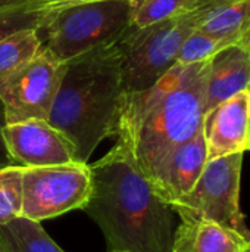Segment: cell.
Returning <instances> with one entry per match:
<instances>
[{
  "instance_id": "cell-21",
  "label": "cell",
  "mask_w": 250,
  "mask_h": 252,
  "mask_svg": "<svg viewBox=\"0 0 250 252\" xmlns=\"http://www.w3.org/2000/svg\"><path fill=\"white\" fill-rule=\"evenodd\" d=\"M4 124H6V120H4V109H3V105H1V102H0V168L15 165L13 159L10 158L7 149H6L4 140H3L1 130H3V127H4Z\"/></svg>"
},
{
  "instance_id": "cell-3",
  "label": "cell",
  "mask_w": 250,
  "mask_h": 252,
  "mask_svg": "<svg viewBox=\"0 0 250 252\" xmlns=\"http://www.w3.org/2000/svg\"><path fill=\"white\" fill-rule=\"evenodd\" d=\"M124 96L118 41L65 61L47 121L72 145L75 162L87 164L105 139L116 136Z\"/></svg>"
},
{
  "instance_id": "cell-9",
  "label": "cell",
  "mask_w": 250,
  "mask_h": 252,
  "mask_svg": "<svg viewBox=\"0 0 250 252\" xmlns=\"http://www.w3.org/2000/svg\"><path fill=\"white\" fill-rule=\"evenodd\" d=\"M6 149L19 167H47L75 162L74 148L47 120L31 118L4 124Z\"/></svg>"
},
{
  "instance_id": "cell-2",
  "label": "cell",
  "mask_w": 250,
  "mask_h": 252,
  "mask_svg": "<svg viewBox=\"0 0 250 252\" xmlns=\"http://www.w3.org/2000/svg\"><path fill=\"white\" fill-rule=\"evenodd\" d=\"M209 61L177 63L155 86L125 93L116 140L149 177L178 145L203 128Z\"/></svg>"
},
{
  "instance_id": "cell-17",
  "label": "cell",
  "mask_w": 250,
  "mask_h": 252,
  "mask_svg": "<svg viewBox=\"0 0 250 252\" xmlns=\"http://www.w3.org/2000/svg\"><path fill=\"white\" fill-rule=\"evenodd\" d=\"M37 30H28L0 40V78L29 61L41 49Z\"/></svg>"
},
{
  "instance_id": "cell-5",
  "label": "cell",
  "mask_w": 250,
  "mask_h": 252,
  "mask_svg": "<svg viewBox=\"0 0 250 252\" xmlns=\"http://www.w3.org/2000/svg\"><path fill=\"white\" fill-rule=\"evenodd\" d=\"M196 28L194 10L146 27L131 24L118 40L125 93H136L155 86L177 65L184 40Z\"/></svg>"
},
{
  "instance_id": "cell-22",
  "label": "cell",
  "mask_w": 250,
  "mask_h": 252,
  "mask_svg": "<svg viewBox=\"0 0 250 252\" xmlns=\"http://www.w3.org/2000/svg\"><path fill=\"white\" fill-rule=\"evenodd\" d=\"M28 1H34V0H0V7L13 6V4H22V3H28Z\"/></svg>"
},
{
  "instance_id": "cell-19",
  "label": "cell",
  "mask_w": 250,
  "mask_h": 252,
  "mask_svg": "<svg viewBox=\"0 0 250 252\" xmlns=\"http://www.w3.org/2000/svg\"><path fill=\"white\" fill-rule=\"evenodd\" d=\"M22 171L19 165L0 168V226L22 217Z\"/></svg>"
},
{
  "instance_id": "cell-4",
  "label": "cell",
  "mask_w": 250,
  "mask_h": 252,
  "mask_svg": "<svg viewBox=\"0 0 250 252\" xmlns=\"http://www.w3.org/2000/svg\"><path fill=\"white\" fill-rule=\"evenodd\" d=\"M133 24L131 0H90L66 6L37 30L43 47L59 61L116 43Z\"/></svg>"
},
{
  "instance_id": "cell-26",
  "label": "cell",
  "mask_w": 250,
  "mask_h": 252,
  "mask_svg": "<svg viewBox=\"0 0 250 252\" xmlns=\"http://www.w3.org/2000/svg\"><path fill=\"white\" fill-rule=\"evenodd\" d=\"M69 1H72V3H80V1H90V0H69Z\"/></svg>"
},
{
  "instance_id": "cell-8",
  "label": "cell",
  "mask_w": 250,
  "mask_h": 252,
  "mask_svg": "<svg viewBox=\"0 0 250 252\" xmlns=\"http://www.w3.org/2000/svg\"><path fill=\"white\" fill-rule=\"evenodd\" d=\"M65 72V62L41 46L38 53L0 78V102L6 124L47 120Z\"/></svg>"
},
{
  "instance_id": "cell-25",
  "label": "cell",
  "mask_w": 250,
  "mask_h": 252,
  "mask_svg": "<svg viewBox=\"0 0 250 252\" xmlns=\"http://www.w3.org/2000/svg\"><path fill=\"white\" fill-rule=\"evenodd\" d=\"M245 252H250V238L249 241H248V245H246V251Z\"/></svg>"
},
{
  "instance_id": "cell-6",
  "label": "cell",
  "mask_w": 250,
  "mask_h": 252,
  "mask_svg": "<svg viewBox=\"0 0 250 252\" xmlns=\"http://www.w3.org/2000/svg\"><path fill=\"white\" fill-rule=\"evenodd\" d=\"M243 158L245 154H231L206 162L194 188L169 204L181 221H215L239 232L249 241L250 230L240 210Z\"/></svg>"
},
{
  "instance_id": "cell-7",
  "label": "cell",
  "mask_w": 250,
  "mask_h": 252,
  "mask_svg": "<svg viewBox=\"0 0 250 252\" xmlns=\"http://www.w3.org/2000/svg\"><path fill=\"white\" fill-rule=\"evenodd\" d=\"M90 193L91 173L88 164L24 167L22 217L41 223L69 211L83 210Z\"/></svg>"
},
{
  "instance_id": "cell-18",
  "label": "cell",
  "mask_w": 250,
  "mask_h": 252,
  "mask_svg": "<svg viewBox=\"0 0 250 252\" xmlns=\"http://www.w3.org/2000/svg\"><path fill=\"white\" fill-rule=\"evenodd\" d=\"M133 25L146 27L175 18L197 7V0H131Z\"/></svg>"
},
{
  "instance_id": "cell-12",
  "label": "cell",
  "mask_w": 250,
  "mask_h": 252,
  "mask_svg": "<svg viewBox=\"0 0 250 252\" xmlns=\"http://www.w3.org/2000/svg\"><path fill=\"white\" fill-rule=\"evenodd\" d=\"M248 89H250V31L209 59L206 112Z\"/></svg>"
},
{
  "instance_id": "cell-20",
  "label": "cell",
  "mask_w": 250,
  "mask_h": 252,
  "mask_svg": "<svg viewBox=\"0 0 250 252\" xmlns=\"http://www.w3.org/2000/svg\"><path fill=\"white\" fill-rule=\"evenodd\" d=\"M237 40H230V38H222L217 37L212 34H208L200 30H194L183 43L177 63L189 65V63H197V62H205L209 61L217 52L221 49L236 43Z\"/></svg>"
},
{
  "instance_id": "cell-1",
  "label": "cell",
  "mask_w": 250,
  "mask_h": 252,
  "mask_svg": "<svg viewBox=\"0 0 250 252\" xmlns=\"http://www.w3.org/2000/svg\"><path fill=\"white\" fill-rule=\"evenodd\" d=\"M91 193L83 211L102 230L108 252H172L174 211L153 190L128 148L93 162Z\"/></svg>"
},
{
  "instance_id": "cell-15",
  "label": "cell",
  "mask_w": 250,
  "mask_h": 252,
  "mask_svg": "<svg viewBox=\"0 0 250 252\" xmlns=\"http://www.w3.org/2000/svg\"><path fill=\"white\" fill-rule=\"evenodd\" d=\"M74 4L69 0H34L0 7V40L13 34L40 30L56 12Z\"/></svg>"
},
{
  "instance_id": "cell-16",
  "label": "cell",
  "mask_w": 250,
  "mask_h": 252,
  "mask_svg": "<svg viewBox=\"0 0 250 252\" xmlns=\"http://www.w3.org/2000/svg\"><path fill=\"white\" fill-rule=\"evenodd\" d=\"M0 241L7 252H65L38 221L18 217L0 226Z\"/></svg>"
},
{
  "instance_id": "cell-13",
  "label": "cell",
  "mask_w": 250,
  "mask_h": 252,
  "mask_svg": "<svg viewBox=\"0 0 250 252\" xmlns=\"http://www.w3.org/2000/svg\"><path fill=\"white\" fill-rule=\"evenodd\" d=\"M248 239L209 220L181 221L174 232L172 252H245Z\"/></svg>"
},
{
  "instance_id": "cell-10",
  "label": "cell",
  "mask_w": 250,
  "mask_h": 252,
  "mask_svg": "<svg viewBox=\"0 0 250 252\" xmlns=\"http://www.w3.org/2000/svg\"><path fill=\"white\" fill-rule=\"evenodd\" d=\"M203 136L208 161L250 152V89L225 99L206 112Z\"/></svg>"
},
{
  "instance_id": "cell-14",
  "label": "cell",
  "mask_w": 250,
  "mask_h": 252,
  "mask_svg": "<svg viewBox=\"0 0 250 252\" xmlns=\"http://www.w3.org/2000/svg\"><path fill=\"white\" fill-rule=\"evenodd\" d=\"M197 30L240 40L250 31V0H209L194 9Z\"/></svg>"
},
{
  "instance_id": "cell-11",
  "label": "cell",
  "mask_w": 250,
  "mask_h": 252,
  "mask_svg": "<svg viewBox=\"0 0 250 252\" xmlns=\"http://www.w3.org/2000/svg\"><path fill=\"white\" fill-rule=\"evenodd\" d=\"M208 162L203 128L187 142L174 148L147 177L156 195L168 205L187 195Z\"/></svg>"
},
{
  "instance_id": "cell-24",
  "label": "cell",
  "mask_w": 250,
  "mask_h": 252,
  "mask_svg": "<svg viewBox=\"0 0 250 252\" xmlns=\"http://www.w3.org/2000/svg\"><path fill=\"white\" fill-rule=\"evenodd\" d=\"M0 252H7V250L4 248V245L1 244V241H0Z\"/></svg>"
},
{
  "instance_id": "cell-23",
  "label": "cell",
  "mask_w": 250,
  "mask_h": 252,
  "mask_svg": "<svg viewBox=\"0 0 250 252\" xmlns=\"http://www.w3.org/2000/svg\"><path fill=\"white\" fill-rule=\"evenodd\" d=\"M209 0H197V7L199 6H202V4H205V3H208Z\"/></svg>"
}]
</instances>
